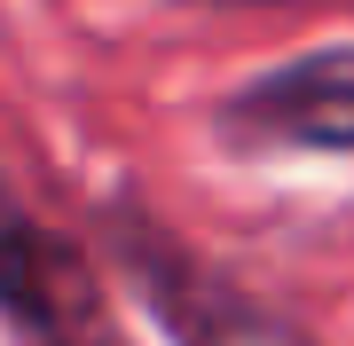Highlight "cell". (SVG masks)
I'll use <instances>...</instances> for the list:
<instances>
[{"label":"cell","mask_w":354,"mask_h":346,"mask_svg":"<svg viewBox=\"0 0 354 346\" xmlns=\"http://www.w3.org/2000/svg\"><path fill=\"white\" fill-rule=\"evenodd\" d=\"M228 126L291 150H354V48H315L260 71L228 103Z\"/></svg>","instance_id":"obj_3"},{"label":"cell","mask_w":354,"mask_h":346,"mask_svg":"<svg viewBox=\"0 0 354 346\" xmlns=\"http://www.w3.org/2000/svg\"><path fill=\"white\" fill-rule=\"evenodd\" d=\"M0 315L39 346H118L87 260L8 189V173H0Z\"/></svg>","instance_id":"obj_1"},{"label":"cell","mask_w":354,"mask_h":346,"mask_svg":"<svg viewBox=\"0 0 354 346\" xmlns=\"http://www.w3.org/2000/svg\"><path fill=\"white\" fill-rule=\"evenodd\" d=\"M118 252H127L134 283L150 291L158 323L181 346H291L283 323H268L236 283H221L205 260H189L165 229H150L142 213H118Z\"/></svg>","instance_id":"obj_2"}]
</instances>
